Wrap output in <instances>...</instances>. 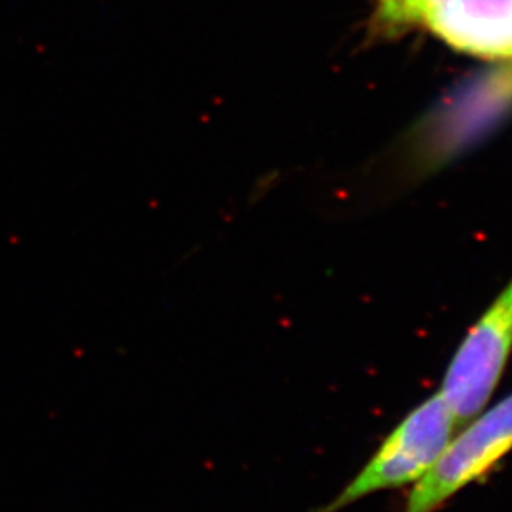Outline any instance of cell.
<instances>
[{"label": "cell", "mask_w": 512, "mask_h": 512, "mask_svg": "<svg viewBox=\"0 0 512 512\" xmlns=\"http://www.w3.org/2000/svg\"><path fill=\"white\" fill-rule=\"evenodd\" d=\"M512 453V393L489 403L454 433L438 463L409 491L403 512H438L481 483Z\"/></svg>", "instance_id": "cell-2"}, {"label": "cell", "mask_w": 512, "mask_h": 512, "mask_svg": "<svg viewBox=\"0 0 512 512\" xmlns=\"http://www.w3.org/2000/svg\"><path fill=\"white\" fill-rule=\"evenodd\" d=\"M426 25L454 49L512 59V0H448Z\"/></svg>", "instance_id": "cell-4"}, {"label": "cell", "mask_w": 512, "mask_h": 512, "mask_svg": "<svg viewBox=\"0 0 512 512\" xmlns=\"http://www.w3.org/2000/svg\"><path fill=\"white\" fill-rule=\"evenodd\" d=\"M458 421L436 391L414 406L335 498L311 512H340L373 494L413 488L438 463Z\"/></svg>", "instance_id": "cell-1"}, {"label": "cell", "mask_w": 512, "mask_h": 512, "mask_svg": "<svg viewBox=\"0 0 512 512\" xmlns=\"http://www.w3.org/2000/svg\"><path fill=\"white\" fill-rule=\"evenodd\" d=\"M511 353L512 280L464 336L439 386L458 426L491 403Z\"/></svg>", "instance_id": "cell-3"}]
</instances>
